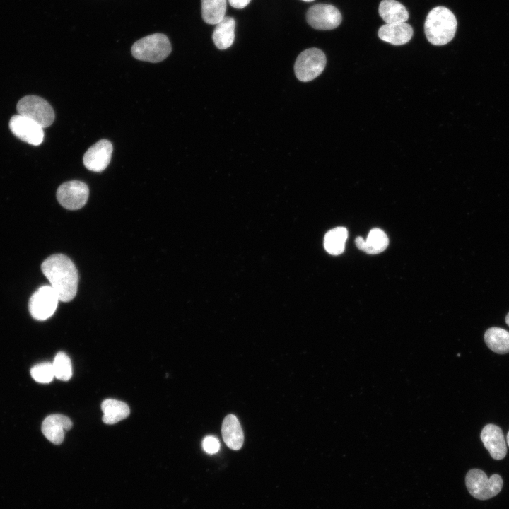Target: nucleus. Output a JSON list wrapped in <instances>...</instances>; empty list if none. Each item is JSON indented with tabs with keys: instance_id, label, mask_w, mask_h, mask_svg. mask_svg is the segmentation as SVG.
<instances>
[{
	"instance_id": "obj_1",
	"label": "nucleus",
	"mask_w": 509,
	"mask_h": 509,
	"mask_svg": "<svg viewBox=\"0 0 509 509\" xmlns=\"http://www.w3.org/2000/svg\"><path fill=\"white\" fill-rule=\"evenodd\" d=\"M41 269L59 300L69 302L75 297L78 274L74 264L68 257L62 254L51 255L42 263Z\"/></svg>"
},
{
	"instance_id": "obj_2",
	"label": "nucleus",
	"mask_w": 509,
	"mask_h": 509,
	"mask_svg": "<svg viewBox=\"0 0 509 509\" xmlns=\"http://www.w3.org/2000/svg\"><path fill=\"white\" fill-rule=\"evenodd\" d=\"M457 26V19L447 8L439 6L428 13L424 32L428 42L440 46L450 42L454 37Z\"/></svg>"
},
{
	"instance_id": "obj_3",
	"label": "nucleus",
	"mask_w": 509,
	"mask_h": 509,
	"mask_svg": "<svg viewBox=\"0 0 509 509\" xmlns=\"http://www.w3.org/2000/svg\"><path fill=\"white\" fill-rule=\"evenodd\" d=\"M171 49L168 37L164 34L155 33L136 41L131 51L136 59L156 63L164 60L170 54Z\"/></svg>"
},
{
	"instance_id": "obj_4",
	"label": "nucleus",
	"mask_w": 509,
	"mask_h": 509,
	"mask_svg": "<svg viewBox=\"0 0 509 509\" xmlns=\"http://www.w3.org/2000/svg\"><path fill=\"white\" fill-rule=\"evenodd\" d=\"M465 484L473 497L479 500H487L499 493L503 481L498 474H493L488 478L483 470L472 469L466 474Z\"/></svg>"
},
{
	"instance_id": "obj_5",
	"label": "nucleus",
	"mask_w": 509,
	"mask_h": 509,
	"mask_svg": "<svg viewBox=\"0 0 509 509\" xmlns=\"http://www.w3.org/2000/svg\"><path fill=\"white\" fill-rule=\"evenodd\" d=\"M18 115L35 122L42 128L50 126L55 117L54 110L44 98L37 95H27L17 103Z\"/></svg>"
},
{
	"instance_id": "obj_6",
	"label": "nucleus",
	"mask_w": 509,
	"mask_h": 509,
	"mask_svg": "<svg viewBox=\"0 0 509 509\" xmlns=\"http://www.w3.org/2000/svg\"><path fill=\"white\" fill-rule=\"evenodd\" d=\"M326 62L325 54L322 50L317 48L307 49L303 51L296 60V76L300 81H310L323 71Z\"/></svg>"
},
{
	"instance_id": "obj_7",
	"label": "nucleus",
	"mask_w": 509,
	"mask_h": 509,
	"mask_svg": "<svg viewBox=\"0 0 509 509\" xmlns=\"http://www.w3.org/2000/svg\"><path fill=\"white\" fill-rule=\"evenodd\" d=\"M59 298L51 286H42L30 298V313L37 320H45L54 313Z\"/></svg>"
},
{
	"instance_id": "obj_8",
	"label": "nucleus",
	"mask_w": 509,
	"mask_h": 509,
	"mask_svg": "<svg viewBox=\"0 0 509 509\" xmlns=\"http://www.w3.org/2000/svg\"><path fill=\"white\" fill-rule=\"evenodd\" d=\"M89 189L86 184L78 180H71L61 185L57 190L59 203L69 210H76L87 202Z\"/></svg>"
},
{
	"instance_id": "obj_9",
	"label": "nucleus",
	"mask_w": 509,
	"mask_h": 509,
	"mask_svg": "<svg viewBox=\"0 0 509 509\" xmlns=\"http://www.w3.org/2000/svg\"><path fill=\"white\" fill-rule=\"evenodd\" d=\"M308 24L315 29L326 30L338 27L342 20L340 11L334 6L318 4L312 6L307 11Z\"/></svg>"
},
{
	"instance_id": "obj_10",
	"label": "nucleus",
	"mask_w": 509,
	"mask_h": 509,
	"mask_svg": "<svg viewBox=\"0 0 509 509\" xmlns=\"http://www.w3.org/2000/svg\"><path fill=\"white\" fill-rule=\"evenodd\" d=\"M9 128L16 137L29 144L38 146L43 141V128L29 118L13 115L10 119Z\"/></svg>"
},
{
	"instance_id": "obj_11",
	"label": "nucleus",
	"mask_w": 509,
	"mask_h": 509,
	"mask_svg": "<svg viewBox=\"0 0 509 509\" xmlns=\"http://www.w3.org/2000/svg\"><path fill=\"white\" fill-rule=\"evenodd\" d=\"M112 151V144L110 141H98L85 153L83 158L84 166L91 171L102 172L109 165Z\"/></svg>"
},
{
	"instance_id": "obj_12",
	"label": "nucleus",
	"mask_w": 509,
	"mask_h": 509,
	"mask_svg": "<svg viewBox=\"0 0 509 509\" xmlns=\"http://www.w3.org/2000/svg\"><path fill=\"white\" fill-rule=\"evenodd\" d=\"M480 437L485 448L493 459L500 460L505 457L506 441L499 426L491 423L486 425L481 431Z\"/></svg>"
},
{
	"instance_id": "obj_13",
	"label": "nucleus",
	"mask_w": 509,
	"mask_h": 509,
	"mask_svg": "<svg viewBox=\"0 0 509 509\" xmlns=\"http://www.w3.org/2000/svg\"><path fill=\"white\" fill-rule=\"evenodd\" d=\"M72 427L69 418L62 414H52L42 422V432L51 443L61 444L64 438L65 432Z\"/></svg>"
},
{
	"instance_id": "obj_14",
	"label": "nucleus",
	"mask_w": 509,
	"mask_h": 509,
	"mask_svg": "<svg viewBox=\"0 0 509 509\" xmlns=\"http://www.w3.org/2000/svg\"><path fill=\"white\" fill-rule=\"evenodd\" d=\"M413 28L406 23L385 24L378 30V37L394 45H402L411 39Z\"/></svg>"
},
{
	"instance_id": "obj_15",
	"label": "nucleus",
	"mask_w": 509,
	"mask_h": 509,
	"mask_svg": "<svg viewBox=\"0 0 509 509\" xmlns=\"http://www.w3.org/2000/svg\"><path fill=\"white\" fill-rule=\"evenodd\" d=\"M221 433L226 445L233 450H238L243 445V432L237 417L233 414L226 416L223 421Z\"/></svg>"
},
{
	"instance_id": "obj_16",
	"label": "nucleus",
	"mask_w": 509,
	"mask_h": 509,
	"mask_svg": "<svg viewBox=\"0 0 509 509\" xmlns=\"http://www.w3.org/2000/svg\"><path fill=\"white\" fill-rule=\"evenodd\" d=\"M356 247L370 255L378 254L383 252L389 244V240L386 233L380 228L372 229L364 240L361 237L355 239Z\"/></svg>"
},
{
	"instance_id": "obj_17",
	"label": "nucleus",
	"mask_w": 509,
	"mask_h": 509,
	"mask_svg": "<svg viewBox=\"0 0 509 509\" xmlns=\"http://www.w3.org/2000/svg\"><path fill=\"white\" fill-rule=\"evenodd\" d=\"M235 21L233 18L225 16L216 26L213 33V40L219 49H226L230 47L235 39Z\"/></svg>"
},
{
	"instance_id": "obj_18",
	"label": "nucleus",
	"mask_w": 509,
	"mask_h": 509,
	"mask_svg": "<svg viewBox=\"0 0 509 509\" xmlns=\"http://www.w3.org/2000/svg\"><path fill=\"white\" fill-rule=\"evenodd\" d=\"M378 12L386 24L406 23L409 18L407 9L396 0H382Z\"/></svg>"
},
{
	"instance_id": "obj_19",
	"label": "nucleus",
	"mask_w": 509,
	"mask_h": 509,
	"mask_svg": "<svg viewBox=\"0 0 509 509\" xmlns=\"http://www.w3.org/2000/svg\"><path fill=\"white\" fill-rule=\"evenodd\" d=\"M101 409L103 412V421L106 424H115L127 418L130 412L126 403L112 399L104 400Z\"/></svg>"
},
{
	"instance_id": "obj_20",
	"label": "nucleus",
	"mask_w": 509,
	"mask_h": 509,
	"mask_svg": "<svg viewBox=\"0 0 509 509\" xmlns=\"http://www.w3.org/2000/svg\"><path fill=\"white\" fill-rule=\"evenodd\" d=\"M487 346L498 354L509 353V332L500 327H491L484 334Z\"/></svg>"
},
{
	"instance_id": "obj_21",
	"label": "nucleus",
	"mask_w": 509,
	"mask_h": 509,
	"mask_svg": "<svg viewBox=\"0 0 509 509\" xmlns=\"http://www.w3.org/2000/svg\"><path fill=\"white\" fill-rule=\"evenodd\" d=\"M226 0H201V15L208 24H217L226 16Z\"/></svg>"
},
{
	"instance_id": "obj_22",
	"label": "nucleus",
	"mask_w": 509,
	"mask_h": 509,
	"mask_svg": "<svg viewBox=\"0 0 509 509\" xmlns=\"http://www.w3.org/2000/svg\"><path fill=\"white\" fill-rule=\"evenodd\" d=\"M347 236L348 232L344 227H337L329 230L324 239L326 251L334 255L341 254L344 250Z\"/></svg>"
},
{
	"instance_id": "obj_23",
	"label": "nucleus",
	"mask_w": 509,
	"mask_h": 509,
	"mask_svg": "<svg viewBox=\"0 0 509 509\" xmlns=\"http://www.w3.org/2000/svg\"><path fill=\"white\" fill-rule=\"evenodd\" d=\"M54 377L62 381L69 380L72 375V365L69 357L64 352H59L52 363Z\"/></svg>"
},
{
	"instance_id": "obj_24",
	"label": "nucleus",
	"mask_w": 509,
	"mask_h": 509,
	"mask_svg": "<svg viewBox=\"0 0 509 509\" xmlns=\"http://www.w3.org/2000/svg\"><path fill=\"white\" fill-rule=\"evenodd\" d=\"M30 375L38 382H50L54 377L52 363L46 362L35 365L30 370Z\"/></svg>"
},
{
	"instance_id": "obj_25",
	"label": "nucleus",
	"mask_w": 509,
	"mask_h": 509,
	"mask_svg": "<svg viewBox=\"0 0 509 509\" xmlns=\"http://www.w3.org/2000/svg\"><path fill=\"white\" fill-rule=\"evenodd\" d=\"M202 446L204 451L209 454L216 453L220 449V443L217 438L211 435L204 438Z\"/></svg>"
},
{
	"instance_id": "obj_26",
	"label": "nucleus",
	"mask_w": 509,
	"mask_h": 509,
	"mask_svg": "<svg viewBox=\"0 0 509 509\" xmlns=\"http://www.w3.org/2000/svg\"><path fill=\"white\" fill-rule=\"evenodd\" d=\"M251 0H228L231 6L241 9L247 6Z\"/></svg>"
},
{
	"instance_id": "obj_27",
	"label": "nucleus",
	"mask_w": 509,
	"mask_h": 509,
	"mask_svg": "<svg viewBox=\"0 0 509 509\" xmlns=\"http://www.w3.org/2000/svg\"><path fill=\"white\" fill-rule=\"evenodd\" d=\"M505 320L506 324L509 326V312L506 315Z\"/></svg>"
},
{
	"instance_id": "obj_28",
	"label": "nucleus",
	"mask_w": 509,
	"mask_h": 509,
	"mask_svg": "<svg viewBox=\"0 0 509 509\" xmlns=\"http://www.w3.org/2000/svg\"><path fill=\"white\" fill-rule=\"evenodd\" d=\"M506 443H507V444H508V446H509V431H508V434H507V436H506Z\"/></svg>"
},
{
	"instance_id": "obj_29",
	"label": "nucleus",
	"mask_w": 509,
	"mask_h": 509,
	"mask_svg": "<svg viewBox=\"0 0 509 509\" xmlns=\"http://www.w3.org/2000/svg\"><path fill=\"white\" fill-rule=\"evenodd\" d=\"M302 1H307V2H310V1H313L314 0H302Z\"/></svg>"
}]
</instances>
